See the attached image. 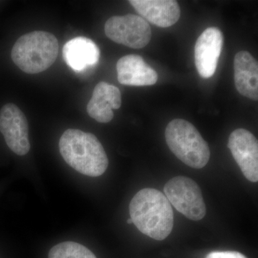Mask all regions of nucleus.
Returning a JSON list of instances; mask_svg holds the SVG:
<instances>
[{"label": "nucleus", "instance_id": "f257e3e1", "mask_svg": "<svg viewBox=\"0 0 258 258\" xmlns=\"http://www.w3.org/2000/svg\"><path fill=\"white\" fill-rule=\"evenodd\" d=\"M129 212L133 224L151 238L164 240L172 231L174 212L169 200L159 190H140L131 201Z\"/></svg>", "mask_w": 258, "mask_h": 258}, {"label": "nucleus", "instance_id": "f03ea898", "mask_svg": "<svg viewBox=\"0 0 258 258\" xmlns=\"http://www.w3.org/2000/svg\"><path fill=\"white\" fill-rule=\"evenodd\" d=\"M59 149L66 163L84 175L99 176L108 168L106 153L92 134L79 129H68L61 136Z\"/></svg>", "mask_w": 258, "mask_h": 258}, {"label": "nucleus", "instance_id": "7ed1b4c3", "mask_svg": "<svg viewBox=\"0 0 258 258\" xmlns=\"http://www.w3.org/2000/svg\"><path fill=\"white\" fill-rule=\"evenodd\" d=\"M59 43L55 35L45 31L29 32L17 40L12 50L13 62L23 72L39 74L55 62Z\"/></svg>", "mask_w": 258, "mask_h": 258}, {"label": "nucleus", "instance_id": "20e7f679", "mask_svg": "<svg viewBox=\"0 0 258 258\" xmlns=\"http://www.w3.org/2000/svg\"><path fill=\"white\" fill-rule=\"evenodd\" d=\"M166 144L178 159L194 169H202L210 157L208 144L195 125L184 119H174L166 126Z\"/></svg>", "mask_w": 258, "mask_h": 258}, {"label": "nucleus", "instance_id": "39448f33", "mask_svg": "<svg viewBox=\"0 0 258 258\" xmlns=\"http://www.w3.org/2000/svg\"><path fill=\"white\" fill-rule=\"evenodd\" d=\"M164 195L178 212L193 221H199L206 215V207L198 184L186 176L169 180L164 189Z\"/></svg>", "mask_w": 258, "mask_h": 258}, {"label": "nucleus", "instance_id": "423d86ee", "mask_svg": "<svg viewBox=\"0 0 258 258\" xmlns=\"http://www.w3.org/2000/svg\"><path fill=\"white\" fill-rule=\"evenodd\" d=\"M105 33L112 41L134 49L147 46L152 38L149 23L142 17L132 14L108 19Z\"/></svg>", "mask_w": 258, "mask_h": 258}, {"label": "nucleus", "instance_id": "0eeeda50", "mask_svg": "<svg viewBox=\"0 0 258 258\" xmlns=\"http://www.w3.org/2000/svg\"><path fill=\"white\" fill-rule=\"evenodd\" d=\"M0 132L12 152L25 156L30 149L28 122L23 112L13 103H8L0 111Z\"/></svg>", "mask_w": 258, "mask_h": 258}, {"label": "nucleus", "instance_id": "6e6552de", "mask_svg": "<svg viewBox=\"0 0 258 258\" xmlns=\"http://www.w3.org/2000/svg\"><path fill=\"white\" fill-rule=\"evenodd\" d=\"M227 147L246 179L257 182L258 142L253 134L246 129H236L229 137Z\"/></svg>", "mask_w": 258, "mask_h": 258}, {"label": "nucleus", "instance_id": "1a4fd4ad", "mask_svg": "<svg viewBox=\"0 0 258 258\" xmlns=\"http://www.w3.org/2000/svg\"><path fill=\"white\" fill-rule=\"evenodd\" d=\"M223 45L221 30L215 27L206 29L198 37L195 58L198 74L204 79L211 78L216 71Z\"/></svg>", "mask_w": 258, "mask_h": 258}, {"label": "nucleus", "instance_id": "9d476101", "mask_svg": "<svg viewBox=\"0 0 258 258\" xmlns=\"http://www.w3.org/2000/svg\"><path fill=\"white\" fill-rule=\"evenodd\" d=\"M129 3L146 21L159 28H169L179 20L181 11L174 0H130Z\"/></svg>", "mask_w": 258, "mask_h": 258}, {"label": "nucleus", "instance_id": "9b49d317", "mask_svg": "<svg viewBox=\"0 0 258 258\" xmlns=\"http://www.w3.org/2000/svg\"><path fill=\"white\" fill-rule=\"evenodd\" d=\"M121 93L118 88L106 82L96 85L88 103V115L99 123H108L113 118V109L121 106Z\"/></svg>", "mask_w": 258, "mask_h": 258}, {"label": "nucleus", "instance_id": "f8f14e48", "mask_svg": "<svg viewBox=\"0 0 258 258\" xmlns=\"http://www.w3.org/2000/svg\"><path fill=\"white\" fill-rule=\"evenodd\" d=\"M116 70L118 82L125 86H152L158 81L157 72L139 55L123 56L117 62Z\"/></svg>", "mask_w": 258, "mask_h": 258}, {"label": "nucleus", "instance_id": "ddd939ff", "mask_svg": "<svg viewBox=\"0 0 258 258\" xmlns=\"http://www.w3.org/2000/svg\"><path fill=\"white\" fill-rule=\"evenodd\" d=\"M234 77L237 91L253 101L258 99V64L247 51H240L234 59Z\"/></svg>", "mask_w": 258, "mask_h": 258}, {"label": "nucleus", "instance_id": "4468645a", "mask_svg": "<svg viewBox=\"0 0 258 258\" xmlns=\"http://www.w3.org/2000/svg\"><path fill=\"white\" fill-rule=\"evenodd\" d=\"M62 54L66 64L77 72L95 66L100 58V50L96 44L85 37H75L68 42Z\"/></svg>", "mask_w": 258, "mask_h": 258}, {"label": "nucleus", "instance_id": "2eb2a0df", "mask_svg": "<svg viewBox=\"0 0 258 258\" xmlns=\"http://www.w3.org/2000/svg\"><path fill=\"white\" fill-rule=\"evenodd\" d=\"M48 258H97L82 244L74 242H64L51 248Z\"/></svg>", "mask_w": 258, "mask_h": 258}, {"label": "nucleus", "instance_id": "dca6fc26", "mask_svg": "<svg viewBox=\"0 0 258 258\" xmlns=\"http://www.w3.org/2000/svg\"><path fill=\"white\" fill-rule=\"evenodd\" d=\"M205 258H247L244 254L235 251H223V252H212Z\"/></svg>", "mask_w": 258, "mask_h": 258}, {"label": "nucleus", "instance_id": "f3484780", "mask_svg": "<svg viewBox=\"0 0 258 258\" xmlns=\"http://www.w3.org/2000/svg\"><path fill=\"white\" fill-rule=\"evenodd\" d=\"M127 223L128 224H133V221H132V219H128V220H127Z\"/></svg>", "mask_w": 258, "mask_h": 258}]
</instances>
